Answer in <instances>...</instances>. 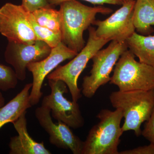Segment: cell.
Listing matches in <instances>:
<instances>
[{"instance_id":"cell-1","label":"cell","mask_w":154,"mask_h":154,"mask_svg":"<svg viewBox=\"0 0 154 154\" xmlns=\"http://www.w3.org/2000/svg\"><path fill=\"white\" fill-rule=\"evenodd\" d=\"M59 5L62 42L78 53L85 45L84 31L94 24L96 15H107L113 12L112 9L107 7H89L77 0L66 1Z\"/></svg>"},{"instance_id":"cell-2","label":"cell","mask_w":154,"mask_h":154,"mask_svg":"<svg viewBox=\"0 0 154 154\" xmlns=\"http://www.w3.org/2000/svg\"><path fill=\"white\" fill-rule=\"evenodd\" d=\"M96 117L99 122L89 131L84 141L82 154H119L120 137L124 133L121 109H102Z\"/></svg>"},{"instance_id":"cell-3","label":"cell","mask_w":154,"mask_h":154,"mask_svg":"<svg viewBox=\"0 0 154 154\" xmlns=\"http://www.w3.org/2000/svg\"><path fill=\"white\" fill-rule=\"evenodd\" d=\"M111 105L121 109L125 119L123 132L133 131L137 137L141 135V126L148 121L154 110V89L150 91H120L109 96Z\"/></svg>"},{"instance_id":"cell-4","label":"cell","mask_w":154,"mask_h":154,"mask_svg":"<svg viewBox=\"0 0 154 154\" xmlns=\"http://www.w3.org/2000/svg\"><path fill=\"white\" fill-rule=\"evenodd\" d=\"M128 49L116 64L110 83L122 91H150L154 89V68L137 61Z\"/></svg>"},{"instance_id":"cell-5","label":"cell","mask_w":154,"mask_h":154,"mask_svg":"<svg viewBox=\"0 0 154 154\" xmlns=\"http://www.w3.org/2000/svg\"><path fill=\"white\" fill-rule=\"evenodd\" d=\"M96 29L88 28L89 37L85 47L68 63L57 66L55 70L48 75V79L59 80L66 84L72 96V99L78 102L82 97V89L78 86L80 75L85 68L87 64L94 55L109 42L105 39L98 38L95 33Z\"/></svg>"},{"instance_id":"cell-6","label":"cell","mask_w":154,"mask_h":154,"mask_svg":"<svg viewBox=\"0 0 154 154\" xmlns=\"http://www.w3.org/2000/svg\"><path fill=\"white\" fill-rule=\"evenodd\" d=\"M128 49L126 42L112 41L106 48L100 49L92 60L90 75L83 78L82 94L87 98H92L100 87L110 81V75L119 59Z\"/></svg>"},{"instance_id":"cell-7","label":"cell","mask_w":154,"mask_h":154,"mask_svg":"<svg viewBox=\"0 0 154 154\" xmlns=\"http://www.w3.org/2000/svg\"><path fill=\"white\" fill-rule=\"evenodd\" d=\"M48 85L51 94L43 98L42 105L49 108L52 117L58 121L62 122L73 129L82 127L85 120L79 105L64 96L68 92L66 84L61 80L48 79Z\"/></svg>"},{"instance_id":"cell-8","label":"cell","mask_w":154,"mask_h":154,"mask_svg":"<svg viewBox=\"0 0 154 154\" xmlns=\"http://www.w3.org/2000/svg\"><path fill=\"white\" fill-rule=\"evenodd\" d=\"M0 33L9 42L33 44L38 40L28 19V11L22 5L11 3L0 8Z\"/></svg>"},{"instance_id":"cell-9","label":"cell","mask_w":154,"mask_h":154,"mask_svg":"<svg viewBox=\"0 0 154 154\" xmlns=\"http://www.w3.org/2000/svg\"><path fill=\"white\" fill-rule=\"evenodd\" d=\"M135 0L123 3L122 6L104 20H96V36L109 42L126 41L135 32L133 23L134 9Z\"/></svg>"},{"instance_id":"cell-10","label":"cell","mask_w":154,"mask_h":154,"mask_svg":"<svg viewBox=\"0 0 154 154\" xmlns=\"http://www.w3.org/2000/svg\"><path fill=\"white\" fill-rule=\"evenodd\" d=\"M78 53L70 49L61 42L56 47L51 49L49 55L44 59L28 64L27 69L32 73L33 78L30 94L32 106L37 105L40 101L43 94L42 87L45 77L60 64L67 60L72 59Z\"/></svg>"},{"instance_id":"cell-11","label":"cell","mask_w":154,"mask_h":154,"mask_svg":"<svg viewBox=\"0 0 154 154\" xmlns=\"http://www.w3.org/2000/svg\"><path fill=\"white\" fill-rule=\"evenodd\" d=\"M51 49L47 43L40 40L33 44L8 41L5 53V60L13 67L18 80L24 81L28 64L44 59Z\"/></svg>"},{"instance_id":"cell-12","label":"cell","mask_w":154,"mask_h":154,"mask_svg":"<svg viewBox=\"0 0 154 154\" xmlns=\"http://www.w3.org/2000/svg\"><path fill=\"white\" fill-rule=\"evenodd\" d=\"M35 114L40 126L49 135L51 144L59 149L69 150L73 154H82L84 141L65 123L61 121L54 123L49 108L41 105L36 108Z\"/></svg>"},{"instance_id":"cell-13","label":"cell","mask_w":154,"mask_h":154,"mask_svg":"<svg viewBox=\"0 0 154 154\" xmlns=\"http://www.w3.org/2000/svg\"><path fill=\"white\" fill-rule=\"evenodd\" d=\"M27 111L12 122L18 135L11 138L9 146L10 154H51L44 142L38 143L30 136L27 129Z\"/></svg>"},{"instance_id":"cell-14","label":"cell","mask_w":154,"mask_h":154,"mask_svg":"<svg viewBox=\"0 0 154 154\" xmlns=\"http://www.w3.org/2000/svg\"><path fill=\"white\" fill-rule=\"evenodd\" d=\"M32 87V83L26 84L17 96L0 107V129L7 123L16 121L32 107L30 100V91Z\"/></svg>"},{"instance_id":"cell-15","label":"cell","mask_w":154,"mask_h":154,"mask_svg":"<svg viewBox=\"0 0 154 154\" xmlns=\"http://www.w3.org/2000/svg\"><path fill=\"white\" fill-rule=\"evenodd\" d=\"M125 42L128 48L140 62L154 68V35H143L135 32Z\"/></svg>"},{"instance_id":"cell-16","label":"cell","mask_w":154,"mask_h":154,"mask_svg":"<svg viewBox=\"0 0 154 154\" xmlns=\"http://www.w3.org/2000/svg\"><path fill=\"white\" fill-rule=\"evenodd\" d=\"M133 19L139 34L150 35L154 31V0H135Z\"/></svg>"},{"instance_id":"cell-17","label":"cell","mask_w":154,"mask_h":154,"mask_svg":"<svg viewBox=\"0 0 154 154\" xmlns=\"http://www.w3.org/2000/svg\"><path fill=\"white\" fill-rule=\"evenodd\" d=\"M36 23L54 32H61V16L59 11L52 7L43 8L31 12Z\"/></svg>"},{"instance_id":"cell-18","label":"cell","mask_w":154,"mask_h":154,"mask_svg":"<svg viewBox=\"0 0 154 154\" xmlns=\"http://www.w3.org/2000/svg\"><path fill=\"white\" fill-rule=\"evenodd\" d=\"M28 17L31 27L38 40L47 43L51 48L56 47L62 42L61 33H57L38 25L31 12L28 11Z\"/></svg>"},{"instance_id":"cell-19","label":"cell","mask_w":154,"mask_h":154,"mask_svg":"<svg viewBox=\"0 0 154 154\" xmlns=\"http://www.w3.org/2000/svg\"><path fill=\"white\" fill-rule=\"evenodd\" d=\"M18 80L14 69L0 63V91L6 92L14 89Z\"/></svg>"},{"instance_id":"cell-20","label":"cell","mask_w":154,"mask_h":154,"mask_svg":"<svg viewBox=\"0 0 154 154\" xmlns=\"http://www.w3.org/2000/svg\"><path fill=\"white\" fill-rule=\"evenodd\" d=\"M22 5L26 11L30 12L41 8L51 7L48 0H22Z\"/></svg>"},{"instance_id":"cell-21","label":"cell","mask_w":154,"mask_h":154,"mask_svg":"<svg viewBox=\"0 0 154 154\" xmlns=\"http://www.w3.org/2000/svg\"><path fill=\"white\" fill-rule=\"evenodd\" d=\"M141 135L154 145V110L149 120L145 123Z\"/></svg>"},{"instance_id":"cell-22","label":"cell","mask_w":154,"mask_h":154,"mask_svg":"<svg viewBox=\"0 0 154 154\" xmlns=\"http://www.w3.org/2000/svg\"><path fill=\"white\" fill-rule=\"evenodd\" d=\"M50 5L52 6L59 5L61 3L69 1V0H48ZM93 4L94 5L102 6L104 4L114 5H122L123 2L122 0H83Z\"/></svg>"},{"instance_id":"cell-23","label":"cell","mask_w":154,"mask_h":154,"mask_svg":"<svg viewBox=\"0 0 154 154\" xmlns=\"http://www.w3.org/2000/svg\"><path fill=\"white\" fill-rule=\"evenodd\" d=\"M119 154H154V145L150 143L148 145L119 152Z\"/></svg>"},{"instance_id":"cell-24","label":"cell","mask_w":154,"mask_h":154,"mask_svg":"<svg viewBox=\"0 0 154 154\" xmlns=\"http://www.w3.org/2000/svg\"><path fill=\"white\" fill-rule=\"evenodd\" d=\"M5 104V99L2 94L0 91V107L3 106Z\"/></svg>"},{"instance_id":"cell-25","label":"cell","mask_w":154,"mask_h":154,"mask_svg":"<svg viewBox=\"0 0 154 154\" xmlns=\"http://www.w3.org/2000/svg\"><path fill=\"white\" fill-rule=\"evenodd\" d=\"M123 3L127 2H130V1H133V0H122Z\"/></svg>"}]
</instances>
